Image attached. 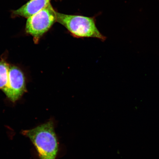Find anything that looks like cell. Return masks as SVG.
<instances>
[{"label": "cell", "mask_w": 159, "mask_h": 159, "mask_svg": "<svg viewBox=\"0 0 159 159\" xmlns=\"http://www.w3.org/2000/svg\"><path fill=\"white\" fill-rule=\"evenodd\" d=\"M25 90V77L22 71L16 67L10 66L8 83L3 92L10 100L15 102Z\"/></svg>", "instance_id": "4"}, {"label": "cell", "mask_w": 159, "mask_h": 159, "mask_svg": "<svg viewBox=\"0 0 159 159\" xmlns=\"http://www.w3.org/2000/svg\"><path fill=\"white\" fill-rule=\"evenodd\" d=\"M57 21V12L51 3L35 14L28 18L26 32L32 36L35 42L50 29Z\"/></svg>", "instance_id": "3"}, {"label": "cell", "mask_w": 159, "mask_h": 159, "mask_svg": "<svg viewBox=\"0 0 159 159\" xmlns=\"http://www.w3.org/2000/svg\"><path fill=\"white\" fill-rule=\"evenodd\" d=\"M10 66L5 61L0 62V89L3 91L7 88L8 83Z\"/></svg>", "instance_id": "6"}, {"label": "cell", "mask_w": 159, "mask_h": 159, "mask_svg": "<svg viewBox=\"0 0 159 159\" xmlns=\"http://www.w3.org/2000/svg\"><path fill=\"white\" fill-rule=\"evenodd\" d=\"M36 150L40 159H56L59 145L52 120L33 129L23 131Z\"/></svg>", "instance_id": "1"}, {"label": "cell", "mask_w": 159, "mask_h": 159, "mask_svg": "<svg viewBox=\"0 0 159 159\" xmlns=\"http://www.w3.org/2000/svg\"><path fill=\"white\" fill-rule=\"evenodd\" d=\"M51 0H30L25 4L12 12L14 17L21 16L28 18L44 8L50 3Z\"/></svg>", "instance_id": "5"}, {"label": "cell", "mask_w": 159, "mask_h": 159, "mask_svg": "<svg viewBox=\"0 0 159 159\" xmlns=\"http://www.w3.org/2000/svg\"><path fill=\"white\" fill-rule=\"evenodd\" d=\"M57 21L64 26L74 37L95 38L102 41L106 39L97 28L93 18L57 12Z\"/></svg>", "instance_id": "2"}]
</instances>
